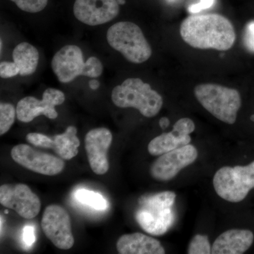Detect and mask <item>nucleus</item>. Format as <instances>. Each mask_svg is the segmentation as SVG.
Wrapping results in <instances>:
<instances>
[{
    "label": "nucleus",
    "mask_w": 254,
    "mask_h": 254,
    "mask_svg": "<svg viewBox=\"0 0 254 254\" xmlns=\"http://www.w3.org/2000/svg\"><path fill=\"white\" fill-rule=\"evenodd\" d=\"M253 232L248 230L232 229L221 234L212 246L213 254H242L253 245Z\"/></svg>",
    "instance_id": "17"
},
{
    "label": "nucleus",
    "mask_w": 254,
    "mask_h": 254,
    "mask_svg": "<svg viewBox=\"0 0 254 254\" xmlns=\"http://www.w3.org/2000/svg\"><path fill=\"white\" fill-rule=\"evenodd\" d=\"M88 85H89L90 88L93 90H97L100 86V83L98 80L93 79L91 80L88 83Z\"/></svg>",
    "instance_id": "28"
},
{
    "label": "nucleus",
    "mask_w": 254,
    "mask_h": 254,
    "mask_svg": "<svg viewBox=\"0 0 254 254\" xmlns=\"http://www.w3.org/2000/svg\"><path fill=\"white\" fill-rule=\"evenodd\" d=\"M20 74V69L14 62H1L0 63V76L2 78L14 77Z\"/></svg>",
    "instance_id": "24"
},
{
    "label": "nucleus",
    "mask_w": 254,
    "mask_h": 254,
    "mask_svg": "<svg viewBox=\"0 0 254 254\" xmlns=\"http://www.w3.org/2000/svg\"><path fill=\"white\" fill-rule=\"evenodd\" d=\"M75 197L80 203L89 205L95 210H103L107 208L106 200L103 195L96 192L80 189L75 193Z\"/></svg>",
    "instance_id": "20"
},
{
    "label": "nucleus",
    "mask_w": 254,
    "mask_h": 254,
    "mask_svg": "<svg viewBox=\"0 0 254 254\" xmlns=\"http://www.w3.org/2000/svg\"><path fill=\"white\" fill-rule=\"evenodd\" d=\"M16 109L10 103L0 104V135L2 136L9 131L15 122Z\"/></svg>",
    "instance_id": "21"
},
{
    "label": "nucleus",
    "mask_w": 254,
    "mask_h": 254,
    "mask_svg": "<svg viewBox=\"0 0 254 254\" xmlns=\"http://www.w3.org/2000/svg\"><path fill=\"white\" fill-rule=\"evenodd\" d=\"M251 120L254 123V115H252V116H251Z\"/></svg>",
    "instance_id": "31"
},
{
    "label": "nucleus",
    "mask_w": 254,
    "mask_h": 254,
    "mask_svg": "<svg viewBox=\"0 0 254 254\" xmlns=\"http://www.w3.org/2000/svg\"><path fill=\"white\" fill-rule=\"evenodd\" d=\"M247 44L252 50H254V22L249 25L247 31Z\"/></svg>",
    "instance_id": "26"
},
{
    "label": "nucleus",
    "mask_w": 254,
    "mask_h": 254,
    "mask_svg": "<svg viewBox=\"0 0 254 254\" xmlns=\"http://www.w3.org/2000/svg\"><path fill=\"white\" fill-rule=\"evenodd\" d=\"M182 40L195 49L227 51L236 41L233 24L221 14L190 15L180 26Z\"/></svg>",
    "instance_id": "1"
},
{
    "label": "nucleus",
    "mask_w": 254,
    "mask_h": 254,
    "mask_svg": "<svg viewBox=\"0 0 254 254\" xmlns=\"http://www.w3.org/2000/svg\"><path fill=\"white\" fill-rule=\"evenodd\" d=\"M119 4H125V0H118Z\"/></svg>",
    "instance_id": "29"
},
{
    "label": "nucleus",
    "mask_w": 254,
    "mask_h": 254,
    "mask_svg": "<svg viewBox=\"0 0 254 254\" xmlns=\"http://www.w3.org/2000/svg\"><path fill=\"white\" fill-rule=\"evenodd\" d=\"M65 101V95L56 88H49L44 91L43 98L40 100L33 96H27L20 100L16 106V117L19 121L28 123L37 117L44 115L55 120L58 117L55 106Z\"/></svg>",
    "instance_id": "11"
},
{
    "label": "nucleus",
    "mask_w": 254,
    "mask_h": 254,
    "mask_svg": "<svg viewBox=\"0 0 254 254\" xmlns=\"http://www.w3.org/2000/svg\"><path fill=\"white\" fill-rule=\"evenodd\" d=\"M195 124L190 118H182L176 122L173 131L155 137L148 145L150 155H161L180 147L190 144V134L194 131Z\"/></svg>",
    "instance_id": "16"
},
{
    "label": "nucleus",
    "mask_w": 254,
    "mask_h": 254,
    "mask_svg": "<svg viewBox=\"0 0 254 254\" xmlns=\"http://www.w3.org/2000/svg\"><path fill=\"white\" fill-rule=\"evenodd\" d=\"M107 41L112 48L131 63H145L153 53L141 28L129 21H121L110 26L107 32Z\"/></svg>",
    "instance_id": "5"
},
{
    "label": "nucleus",
    "mask_w": 254,
    "mask_h": 254,
    "mask_svg": "<svg viewBox=\"0 0 254 254\" xmlns=\"http://www.w3.org/2000/svg\"><path fill=\"white\" fill-rule=\"evenodd\" d=\"M42 229L52 243L63 250H70L74 245L71 219L66 210L59 205H50L45 209Z\"/></svg>",
    "instance_id": "8"
},
{
    "label": "nucleus",
    "mask_w": 254,
    "mask_h": 254,
    "mask_svg": "<svg viewBox=\"0 0 254 254\" xmlns=\"http://www.w3.org/2000/svg\"><path fill=\"white\" fill-rule=\"evenodd\" d=\"M198 150L193 145L180 147L160 155L150 167V174L155 180L168 182L173 180L182 169L194 163Z\"/></svg>",
    "instance_id": "9"
},
{
    "label": "nucleus",
    "mask_w": 254,
    "mask_h": 254,
    "mask_svg": "<svg viewBox=\"0 0 254 254\" xmlns=\"http://www.w3.org/2000/svg\"><path fill=\"white\" fill-rule=\"evenodd\" d=\"M1 42H0V44H1V46H0V49H1V50H2V40L1 39V41H0Z\"/></svg>",
    "instance_id": "30"
},
{
    "label": "nucleus",
    "mask_w": 254,
    "mask_h": 254,
    "mask_svg": "<svg viewBox=\"0 0 254 254\" xmlns=\"http://www.w3.org/2000/svg\"><path fill=\"white\" fill-rule=\"evenodd\" d=\"M112 100L118 108H133L145 118L156 116L163 105V97L141 78H127L112 92Z\"/></svg>",
    "instance_id": "3"
},
{
    "label": "nucleus",
    "mask_w": 254,
    "mask_h": 254,
    "mask_svg": "<svg viewBox=\"0 0 254 254\" xmlns=\"http://www.w3.org/2000/svg\"><path fill=\"white\" fill-rule=\"evenodd\" d=\"M116 247L120 254H165V249L158 240L139 232L120 237Z\"/></svg>",
    "instance_id": "18"
},
{
    "label": "nucleus",
    "mask_w": 254,
    "mask_h": 254,
    "mask_svg": "<svg viewBox=\"0 0 254 254\" xmlns=\"http://www.w3.org/2000/svg\"><path fill=\"white\" fill-rule=\"evenodd\" d=\"M15 163L34 173L55 176L64 169L63 159L49 153L39 151L26 144L15 145L11 151Z\"/></svg>",
    "instance_id": "10"
},
{
    "label": "nucleus",
    "mask_w": 254,
    "mask_h": 254,
    "mask_svg": "<svg viewBox=\"0 0 254 254\" xmlns=\"http://www.w3.org/2000/svg\"><path fill=\"white\" fill-rule=\"evenodd\" d=\"M120 13L118 0H76L73 14L80 22L95 26L113 21Z\"/></svg>",
    "instance_id": "13"
},
{
    "label": "nucleus",
    "mask_w": 254,
    "mask_h": 254,
    "mask_svg": "<svg viewBox=\"0 0 254 254\" xmlns=\"http://www.w3.org/2000/svg\"><path fill=\"white\" fill-rule=\"evenodd\" d=\"M77 129L74 126H69L62 134L53 137L40 133H29L26 136V141L35 146L43 148H50L63 160H69L78 153L79 139L77 136Z\"/></svg>",
    "instance_id": "15"
},
{
    "label": "nucleus",
    "mask_w": 254,
    "mask_h": 254,
    "mask_svg": "<svg viewBox=\"0 0 254 254\" xmlns=\"http://www.w3.org/2000/svg\"><path fill=\"white\" fill-rule=\"evenodd\" d=\"M212 247L207 235H196L190 240L187 254H210Z\"/></svg>",
    "instance_id": "22"
},
{
    "label": "nucleus",
    "mask_w": 254,
    "mask_h": 254,
    "mask_svg": "<svg viewBox=\"0 0 254 254\" xmlns=\"http://www.w3.org/2000/svg\"><path fill=\"white\" fill-rule=\"evenodd\" d=\"M113 141V135L108 128H95L86 133L85 137L88 163L93 173L104 175L110 168L108 152Z\"/></svg>",
    "instance_id": "14"
},
{
    "label": "nucleus",
    "mask_w": 254,
    "mask_h": 254,
    "mask_svg": "<svg viewBox=\"0 0 254 254\" xmlns=\"http://www.w3.org/2000/svg\"><path fill=\"white\" fill-rule=\"evenodd\" d=\"M52 68L60 82L68 83L78 76L98 78L103 72V64L96 57L84 61L81 48L74 45L64 46L53 57Z\"/></svg>",
    "instance_id": "6"
},
{
    "label": "nucleus",
    "mask_w": 254,
    "mask_h": 254,
    "mask_svg": "<svg viewBox=\"0 0 254 254\" xmlns=\"http://www.w3.org/2000/svg\"><path fill=\"white\" fill-rule=\"evenodd\" d=\"M12 57L13 61L19 68L21 76H30L36 72L40 58L36 47L23 42L15 47Z\"/></svg>",
    "instance_id": "19"
},
{
    "label": "nucleus",
    "mask_w": 254,
    "mask_h": 254,
    "mask_svg": "<svg viewBox=\"0 0 254 254\" xmlns=\"http://www.w3.org/2000/svg\"><path fill=\"white\" fill-rule=\"evenodd\" d=\"M23 241L25 244L27 246L33 245L36 241V236H35L34 229L33 227L26 226L23 230Z\"/></svg>",
    "instance_id": "25"
},
{
    "label": "nucleus",
    "mask_w": 254,
    "mask_h": 254,
    "mask_svg": "<svg viewBox=\"0 0 254 254\" xmlns=\"http://www.w3.org/2000/svg\"><path fill=\"white\" fill-rule=\"evenodd\" d=\"M214 189L222 199L239 203L254 188V161L246 166L223 167L213 177Z\"/></svg>",
    "instance_id": "7"
},
{
    "label": "nucleus",
    "mask_w": 254,
    "mask_h": 254,
    "mask_svg": "<svg viewBox=\"0 0 254 254\" xmlns=\"http://www.w3.org/2000/svg\"><path fill=\"white\" fill-rule=\"evenodd\" d=\"M20 9L28 13H38L43 11L48 4V0H10Z\"/></svg>",
    "instance_id": "23"
},
{
    "label": "nucleus",
    "mask_w": 254,
    "mask_h": 254,
    "mask_svg": "<svg viewBox=\"0 0 254 254\" xmlns=\"http://www.w3.org/2000/svg\"><path fill=\"white\" fill-rule=\"evenodd\" d=\"M194 95L200 104L215 118L227 125L235 123L242 106L237 90L215 83H202L195 87Z\"/></svg>",
    "instance_id": "4"
},
{
    "label": "nucleus",
    "mask_w": 254,
    "mask_h": 254,
    "mask_svg": "<svg viewBox=\"0 0 254 254\" xmlns=\"http://www.w3.org/2000/svg\"><path fill=\"white\" fill-rule=\"evenodd\" d=\"M0 203L26 219L36 218L41 208V200L38 195L24 184L1 185Z\"/></svg>",
    "instance_id": "12"
},
{
    "label": "nucleus",
    "mask_w": 254,
    "mask_h": 254,
    "mask_svg": "<svg viewBox=\"0 0 254 254\" xmlns=\"http://www.w3.org/2000/svg\"><path fill=\"white\" fill-rule=\"evenodd\" d=\"M176 196V193L170 190L141 195L136 213L139 226L154 236L166 233L175 221L173 206Z\"/></svg>",
    "instance_id": "2"
},
{
    "label": "nucleus",
    "mask_w": 254,
    "mask_h": 254,
    "mask_svg": "<svg viewBox=\"0 0 254 254\" xmlns=\"http://www.w3.org/2000/svg\"><path fill=\"white\" fill-rule=\"evenodd\" d=\"M160 126L163 129H165L170 125V120L167 118H163L160 119Z\"/></svg>",
    "instance_id": "27"
}]
</instances>
